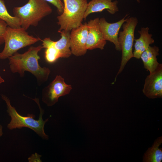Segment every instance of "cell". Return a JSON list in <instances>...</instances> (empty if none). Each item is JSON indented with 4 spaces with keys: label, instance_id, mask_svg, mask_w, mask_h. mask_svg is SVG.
Instances as JSON below:
<instances>
[{
    "label": "cell",
    "instance_id": "cell-3",
    "mask_svg": "<svg viewBox=\"0 0 162 162\" xmlns=\"http://www.w3.org/2000/svg\"><path fill=\"white\" fill-rule=\"evenodd\" d=\"M1 97L5 102L7 107V112L11 117L10 121L7 125L8 129L12 130L16 128H28L34 130L44 139L47 140L48 139V135L44 132V127L49 118L43 120L42 116L44 111L39 106L40 114L39 119L36 120L34 119V116L32 114H28L26 116L21 115L17 112L15 108L12 106L10 100L6 96L2 94Z\"/></svg>",
    "mask_w": 162,
    "mask_h": 162
},
{
    "label": "cell",
    "instance_id": "cell-17",
    "mask_svg": "<svg viewBox=\"0 0 162 162\" xmlns=\"http://www.w3.org/2000/svg\"><path fill=\"white\" fill-rule=\"evenodd\" d=\"M0 19L4 21L8 26L12 28L21 27L19 19L12 16L8 12L4 0H0Z\"/></svg>",
    "mask_w": 162,
    "mask_h": 162
},
{
    "label": "cell",
    "instance_id": "cell-11",
    "mask_svg": "<svg viewBox=\"0 0 162 162\" xmlns=\"http://www.w3.org/2000/svg\"><path fill=\"white\" fill-rule=\"evenodd\" d=\"M99 19L98 17L90 20L87 23L88 30L86 44L87 50L99 48L102 50L106 44V40L104 39L99 27Z\"/></svg>",
    "mask_w": 162,
    "mask_h": 162
},
{
    "label": "cell",
    "instance_id": "cell-1",
    "mask_svg": "<svg viewBox=\"0 0 162 162\" xmlns=\"http://www.w3.org/2000/svg\"><path fill=\"white\" fill-rule=\"evenodd\" d=\"M42 48V45L32 46L22 54L17 52L9 57L8 64L11 72L18 73L22 77L24 76L25 72L27 71L35 76L38 83L46 81L50 71L47 68L41 67L39 64L40 57L38 53Z\"/></svg>",
    "mask_w": 162,
    "mask_h": 162
},
{
    "label": "cell",
    "instance_id": "cell-2",
    "mask_svg": "<svg viewBox=\"0 0 162 162\" xmlns=\"http://www.w3.org/2000/svg\"><path fill=\"white\" fill-rule=\"evenodd\" d=\"M13 12L21 27L26 30L31 26H38L43 18L52 13V9L44 0H28L23 6L14 8Z\"/></svg>",
    "mask_w": 162,
    "mask_h": 162
},
{
    "label": "cell",
    "instance_id": "cell-19",
    "mask_svg": "<svg viewBox=\"0 0 162 162\" xmlns=\"http://www.w3.org/2000/svg\"><path fill=\"white\" fill-rule=\"evenodd\" d=\"M7 26L4 21L0 19V46L4 43V35Z\"/></svg>",
    "mask_w": 162,
    "mask_h": 162
},
{
    "label": "cell",
    "instance_id": "cell-14",
    "mask_svg": "<svg viewBox=\"0 0 162 162\" xmlns=\"http://www.w3.org/2000/svg\"><path fill=\"white\" fill-rule=\"evenodd\" d=\"M159 50L157 46H150L141 55L140 58L143 62L144 68L150 73L154 71L159 64L157 58L159 55Z\"/></svg>",
    "mask_w": 162,
    "mask_h": 162
},
{
    "label": "cell",
    "instance_id": "cell-16",
    "mask_svg": "<svg viewBox=\"0 0 162 162\" xmlns=\"http://www.w3.org/2000/svg\"><path fill=\"white\" fill-rule=\"evenodd\" d=\"M162 143V137L158 138L151 147L144 154L143 162H161L162 160V149L159 147Z\"/></svg>",
    "mask_w": 162,
    "mask_h": 162
},
{
    "label": "cell",
    "instance_id": "cell-7",
    "mask_svg": "<svg viewBox=\"0 0 162 162\" xmlns=\"http://www.w3.org/2000/svg\"><path fill=\"white\" fill-rule=\"evenodd\" d=\"M72 88L66 84L64 79L60 75H57L55 79L42 92V101L49 106L54 105L61 96L68 94Z\"/></svg>",
    "mask_w": 162,
    "mask_h": 162
},
{
    "label": "cell",
    "instance_id": "cell-18",
    "mask_svg": "<svg viewBox=\"0 0 162 162\" xmlns=\"http://www.w3.org/2000/svg\"><path fill=\"white\" fill-rule=\"evenodd\" d=\"M53 4L57 8L58 14H61L64 10V5L61 0H44Z\"/></svg>",
    "mask_w": 162,
    "mask_h": 162
},
{
    "label": "cell",
    "instance_id": "cell-6",
    "mask_svg": "<svg viewBox=\"0 0 162 162\" xmlns=\"http://www.w3.org/2000/svg\"><path fill=\"white\" fill-rule=\"evenodd\" d=\"M138 21L135 17H127L122 26L123 31L119 32L118 41L122 51L120 68L115 78L123 71L128 61L133 57V47L134 40V31Z\"/></svg>",
    "mask_w": 162,
    "mask_h": 162
},
{
    "label": "cell",
    "instance_id": "cell-21",
    "mask_svg": "<svg viewBox=\"0 0 162 162\" xmlns=\"http://www.w3.org/2000/svg\"><path fill=\"white\" fill-rule=\"evenodd\" d=\"M4 82V80L0 76V84Z\"/></svg>",
    "mask_w": 162,
    "mask_h": 162
},
{
    "label": "cell",
    "instance_id": "cell-22",
    "mask_svg": "<svg viewBox=\"0 0 162 162\" xmlns=\"http://www.w3.org/2000/svg\"><path fill=\"white\" fill-rule=\"evenodd\" d=\"M136 1L138 2H140V0H136Z\"/></svg>",
    "mask_w": 162,
    "mask_h": 162
},
{
    "label": "cell",
    "instance_id": "cell-15",
    "mask_svg": "<svg viewBox=\"0 0 162 162\" xmlns=\"http://www.w3.org/2000/svg\"><path fill=\"white\" fill-rule=\"evenodd\" d=\"M61 38L57 41L51 40L52 44L59 52L61 58H68L72 54L70 47V32L64 30L58 31Z\"/></svg>",
    "mask_w": 162,
    "mask_h": 162
},
{
    "label": "cell",
    "instance_id": "cell-8",
    "mask_svg": "<svg viewBox=\"0 0 162 162\" xmlns=\"http://www.w3.org/2000/svg\"><path fill=\"white\" fill-rule=\"evenodd\" d=\"M142 92L147 97L154 99L162 97V64L150 73L145 80Z\"/></svg>",
    "mask_w": 162,
    "mask_h": 162
},
{
    "label": "cell",
    "instance_id": "cell-12",
    "mask_svg": "<svg viewBox=\"0 0 162 162\" xmlns=\"http://www.w3.org/2000/svg\"><path fill=\"white\" fill-rule=\"evenodd\" d=\"M91 0L88 4L87 8L85 13L84 19L85 20L91 14L101 12L106 9L111 14H113L118 12V1L116 0Z\"/></svg>",
    "mask_w": 162,
    "mask_h": 162
},
{
    "label": "cell",
    "instance_id": "cell-5",
    "mask_svg": "<svg viewBox=\"0 0 162 162\" xmlns=\"http://www.w3.org/2000/svg\"><path fill=\"white\" fill-rule=\"evenodd\" d=\"M23 28H6L4 35V46L0 53V59L8 58L20 49L33 44L41 39L29 35Z\"/></svg>",
    "mask_w": 162,
    "mask_h": 162
},
{
    "label": "cell",
    "instance_id": "cell-20",
    "mask_svg": "<svg viewBox=\"0 0 162 162\" xmlns=\"http://www.w3.org/2000/svg\"><path fill=\"white\" fill-rule=\"evenodd\" d=\"M3 127L2 125L0 123V137L2 136L3 134Z\"/></svg>",
    "mask_w": 162,
    "mask_h": 162
},
{
    "label": "cell",
    "instance_id": "cell-10",
    "mask_svg": "<svg viewBox=\"0 0 162 162\" xmlns=\"http://www.w3.org/2000/svg\"><path fill=\"white\" fill-rule=\"evenodd\" d=\"M127 16V14L121 20L112 23L108 22L104 17L99 19V27L104 39L113 43L116 49L118 51L121 50L118 39L119 30L126 21L127 18H126Z\"/></svg>",
    "mask_w": 162,
    "mask_h": 162
},
{
    "label": "cell",
    "instance_id": "cell-9",
    "mask_svg": "<svg viewBox=\"0 0 162 162\" xmlns=\"http://www.w3.org/2000/svg\"><path fill=\"white\" fill-rule=\"evenodd\" d=\"M87 23H82L79 27L72 29L70 33V47L72 54L77 56L85 55L88 35Z\"/></svg>",
    "mask_w": 162,
    "mask_h": 162
},
{
    "label": "cell",
    "instance_id": "cell-4",
    "mask_svg": "<svg viewBox=\"0 0 162 162\" xmlns=\"http://www.w3.org/2000/svg\"><path fill=\"white\" fill-rule=\"evenodd\" d=\"M62 13L57 17V23L60 26L58 31L70 32L82 24L87 8V0H63Z\"/></svg>",
    "mask_w": 162,
    "mask_h": 162
},
{
    "label": "cell",
    "instance_id": "cell-13",
    "mask_svg": "<svg viewBox=\"0 0 162 162\" xmlns=\"http://www.w3.org/2000/svg\"><path fill=\"white\" fill-rule=\"evenodd\" d=\"M148 27H142L138 33L140 34L139 38L134 39V50L133 52V57L137 59L140 58L142 53L146 50L150 45L154 42L152 38V35L149 33Z\"/></svg>",
    "mask_w": 162,
    "mask_h": 162
}]
</instances>
